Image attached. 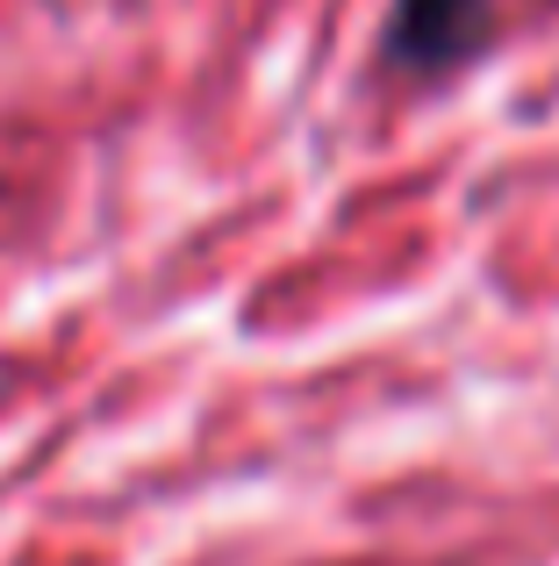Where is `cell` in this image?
Returning <instances> with one entry per match:
<instances>
[{
	"mask_svg": "<svg viewBox=\"0 0 559 566\" xmlns=\"http://www.w3.org/2000/svg\"><path fill=\"white\" fill-rule=\"evenodd\" d=\"M488 36H495V0H394L380 51L409 80H437V72H460L466 57H481Z\"/></svg>",
	"mask_w": 559,
	"mask_h": 566,
	"instance_id": "6da1fadb",
	"label": "cell"
}]
</instances>
